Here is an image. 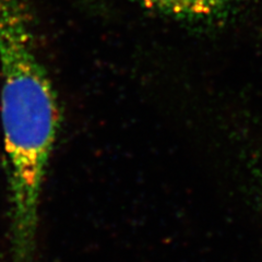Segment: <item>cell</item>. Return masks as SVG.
Here are the masks:
<instances>
[{
    "mask_svg": "<svg viewBox=\"0 0 262 262\" xmlns=\"http://www.w3.org/2000/svg\"><path fill=\"white\" fill-rule=\"evenodd\" d=\"M2 122L18 236L33 232L59 127L51 78L39 58L28 0H0Z\"/></svg>",
    "mask_w": 262,
    "mask_h": 262,
    "instance_id": "1",
    "label": "cell"
},
{
    "mask_svg": "<svg viewBox=\"0 0 262 262\" xmlns=\"http://www.w3.org/2000/svg\"><path fill=\"white\" fill-rule=\"evenodd\" d=\"M140 6L180 19L210 18L231 8L237 0H133Z\"/></svg>",
    "mask_w": 262,
    "mask_h": 262,
    "instance_id": "2",
    "label": "cell"
}]
</instances>
